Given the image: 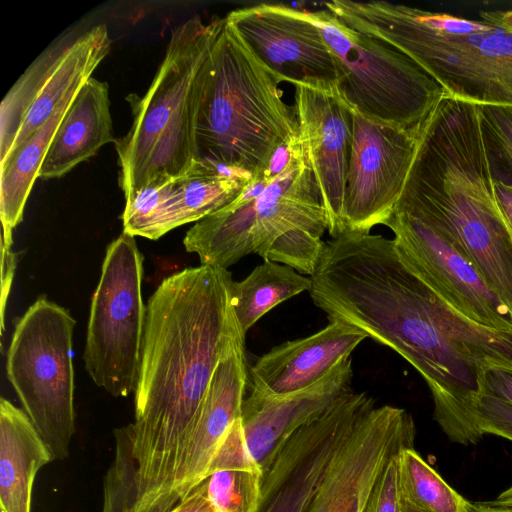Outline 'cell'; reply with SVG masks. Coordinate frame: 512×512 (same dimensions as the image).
I'll return each instance as SVG.
<instances>
[{
    "label": "cell",
    "instance_id": "1",
    "mask_svg": "<svg viewBox=\"0 0 512 512\" xmlns=\"http://www.w3.org/2000/svg\"><path fill=\"white\" fill-rule=\"evenodd\" d=\"M228 269L200 265L163 279L146 304L134 421L114 430L103 512H170L213 374L245 340Z\"/></svg>",
    "mask_w": 512,
    "mask_h": 512
},
{
    "label": "cell",
    "instance_id": "2",
    "mask_svg": "<svg viewBox=\"0 0 512 512\" xmlns=\"http://www.w3.org/2000/svg\"><path fill=\"white\" fill-rule=\"evenodd\" d=\"M311 277L314 304L407 360L425 380L434 419L462 445L483 437L475 416L482 364L453 334L437 294L402 257L394 239L347 233L324 243Z\"/></svg>",
    "mask_w": 512,
    "mask_h": 512
},
{
    "label": "cell",
    "instance_id": "3",
    "mask_svg": "<svg viewBox=\"0 0 512 512\" xmlns=\"http://www.w3.org/2000/svg\"><path fill=\"white\" fill-rule=\"evenodd\" d=\"M395 206L446 231L512 310V233L496 201L479 106L440 101L420 128Z\"/></svg>",
    "mask_w": 512,
    "mask_h": 512
},
{
    "label": "cell",
    "instance_id": "4",
    "mask_svg": "<svg viewBox=\"0 0 512 512\" xmlns=\"http://www.w3.org/2000/svg\"><path fill=\"white\" fill-rule=\"evenodd\" d=\"M328 230L320 191L300 137L281 146L229 205L186 233L201 265L227 269L249 254L311 276Z\"/></svg>",
    "mask_w": 512,
    "mask_h": 512
},
{
    "label": "cell",
    "instance_id": "5",
    "mask_svg": "<svg viewBox=\"0 0 512 512\" xmlns=\"http://www.w3.org/2000/svg\"><path fill=\"white\" fill-rule=\"evenodd\" d=\"M324 5L347 26L409 56L446 96L477 106L512 107L511 28L386 1Z\"/></svg>",
    "mask_w": 512,
    "mask_h": 512
},
{
    "label": "cell",
    "instance_id": "6",
    "mask_svg": "<svg viewBox=\"0 0 512 512\" xmlns=\"http://www.w3.org/2000/svg\"><path fill=\"white\" fill-rule=\"evenodd\" d=\"M223 21L194 16L173 29L147 92L128 96L132 125L114 143L125 200L154 181L182 176L197 161V117Z\"/></svg>",
    "mask_w": 512,
    "mask_h": 512
},
{
    "label": "cell",
    "instance_id": "7",
    "mask_svg": "<svg viewBox=\"0 0 512 512\" xmlns=\"http://www.w3.org/2000/svg\"><path fill=\"white\" fill-rule=\"evenodd\" d=\"M280 83L224 18L197 117V161L261 173L281 146L299 137L295 109L283 101Z\"/></svg>",
    "mask_w": 512,
    "mask_h": 512
},
{
    "label": "cell",
    "instance_id": "8",
    "mask_svg": "<svg viewBox=\"0 0 512 512\" xmlns=\"http://www.w3.org/2000/svg\"><path fill=\"white\" fill-rule=\"evenodd\" d=\"M306 16L320 29L340 74V99L369 120L420 128L446 97L441 85L389 43L347 26L327 9Z\"/></svg>",
    "mask_w": 512,
    "mask_h": 512
},
{
    "label": "cell",
    "instance_id": "9",
    "mask_svg": "<svg viewBox=\"0 0 512 512\" xmlns=\"http://www.w3.org/2000/svg\"><path fill=\"white\" fill-rule=\"evenodd\" d=\"M75 325L66 308L40 296L16 320L7 351V378L54 460L69 455L75 431Z\"/></svg>",
    "mask_w": 512,
    "mask_h": 512
},
{
    "label": "cell",
    "instance_id": "10",
    "mask_svg": "<svg viewBox=\"0 0 512 512\" xmlns=\"http://www.w3.org/2000/svg\"><path fill=\"white\" fill-rule=\"evenodd\" d=\"M142 279L135 237L122 232L106 249L83 354L92 381L114 397L129 396L138 384L146 323Z\"/></svg>",
    "mask_w": 512,
    "mask_h": 512
},
{
    "label": "cell",
    "instance_id": "11",
    "mask_svg": "<svg viewBox=\"0 0 512 512\" xmlns=\"http://www.w3.org/2000/svg\"><path fill=\"white\" fill-rule=\"evenodd\" d=\"M384 225L407 264L447 305L477 324L512 332V310L446 231L396 206Z\"/></svg>",
    "mask_w": 512,
    "mask_h": 512
},
{
    "label": "cell",
    "instance_id": "12",
    "mask_svg": "<svg viewBox=\"0 0 512 512\" xmlns=\"http://www.w3.org/2000/svg\"><path fill=\"white\" fill-rule=\"evenodd\" d=\"M104 24L43 52L20 76L0 107V162L75 96L111 50Z\"/></svg>",
    "mask_w": 512,
    "mask_h": 512
},
{
    "label": "cell",
    "instance_id": "13",
    "mask_svg": "<svg viewBox=\"0 0 512 512\" xmlns=\"http://www.w3.org/2000/svg\"><path fill=\"white\" fill-rule=\"evenodd\" d=\"M350 110L352 144L341 235L370 233L389 219L412 166L421 128L381 124Z\"/></svg>",
    "mask_w": 512,
    "mask_h": 512
},
{
    "label": "cell",
    "instance_id": "14",
    "mask_svg": "<svg viewBox=\"0 0 512 512\" xmlns=\"http://www.w3.org/2000/svg\"><path fill=\"white\" fill-rule=\"evenodd\" d=\"M225 19L281 82L340 97L336 60L305 11L261 3L233 10Z\"/></svg>",
    "mask_w": 512,
    "mask_h": 512
},
{
    "label": "cell",
    "instance_id": "15",
    "mask_svg": "<svg viewBox=\"0 0 512 512\" xmlns=\"http://www.w3.org/2000/svg\"><path fill=\"white\" fill-rule=\"evenodd\" d=\"M374 407L372 397L351 389L297 430L264 473L256 512H306L334 454Z\"/></svg>",
    "mask_w": 512,
    "mask_h": 512
},
{
    "label": "cell",
    "instance_id": "16",
    "mask_svg": "<svg viewBox=\"0 0 512 512\" xmlns=\"http://www.w3.org/2000/svg\"><path fill=\"white\" fill-rule=\"evenodd\" d=\"M415 432L405 409L375 406L334 454L306 512H363L390 459L414 448Z\"/></svg>",
    "mask_w": 512,
    "mask_h": 512
},
{
    "label": "cell",
    "instance_id": "17",
    "mask_svg": "<svg viewBox=\"0 0 512 512\" xmlns=\"http://www.w3.org/2000/svg\"><path fill=\"white\" fill-rule=\"evenodd\" d=\"M299 137L317 182L331 238L341 235L352 114L340 97L295 86Z\"/></svg>",
    "mask_w": 512,
    "mask_h": 512
},
{
    "label": "cell",
    "instance_id": "18",
    "mask_svg": "<svg viewBox=\"0 0 512 512\" xmlns=\"http://www.w3.org/2000/svg\"><path fill=\"white\" fill-rule=\"evenodd\" d=\"M352 377L349 357L318 382L293 393L265 395L250 389L243 401L241 423L248 451L263 474L297 430L352 389Z\"/></svg>",
    "mask_w": 512,
    "mask_h": 512
},
{
    "label": "cell",
    "instance_id": "19",
    "mask_svg": "<svg viewBox=\"0 0 512 512\" xmlns=\"http://www.w3.org/2000/svg\"><path fill=\"white\" fill-rule=\"evenodd\" d=\"M368 336L339 320L316 333L286 341L260 356L249 370L250 388L265 395L302 390L326 376L350 357Z\"/></svg>",
    "mask_w": 512,
    "mask_h": 512
},
{
    "label": "cell",
    "instance_id": "20",
    "mask_svg": "<svg viewBox=\"0 0 512 512\" xmlns=\"http://www.w3.org/2000/svg\"><path fill=\"white\" fill-rule=\"evenodd\" d=\"M248 372L245 340H241L223 356L211 379L187 456L177 477V505L206 479L218 448L241 417Z\"/></svg>",
    "mask_w": 512,
    "mask_h": 512
},
{
    "label": "cell",
    "instance_id": "21",
    "mask_svg": "<svg viewBox=\"0 0 512 512\" xmlns=\"http://www.w3.org/2000/svg\"><path fill=\"white\" fill-rule=\"evenodd\" d=\"M115 143L106 82L91 77L79 90L52 139L39 177L60 178Z\"/></svg>",
    "mask_w": 512,
    "mask_h": 512
},
{
    "label": "cell",
    "instance_id": "22",
    "mask_svg": "<svg viewBox=\"0 0 512 512\" xmlns=\"http://www.w3.org/2000/svg\"><path fill=\"white\" fill-rule=\"evenodd\" d=\"M53 454L27 414L0 399V512H31L37 472Z\"/></svg>",
    "mask_w": 512,
    "mask_h": 512
},
{
    "label": "cell",
    "instance_id": "23",
    "mask_svg": "<svg viewBox=\"0 0 512 512\" xmlns=\"http://www.w3.org/2000/svg\"><path fill=\"white\" fill-rule=\"evenodd\" d=\"M263 476L248 451L240 417L222 441L203 481L208 499L216 512H256Z\"/></svg>",
    "mask_w": 512,
    "mask_h": 512
},
{
    "label": "cell",
    "instance_id": "24",
    "mask_svg": "<svg viewBox=\"0 0 512 512\" xmlns=\"http://www.w3.org/2000/svg\"><path fill=\"white\" fill-rule=\"evenodd\" d=\"M311 277L271 260H264L241 281L230 285L231 304L244 336L267 312L311 289Z\"/></svg>",
    "mask_w": 512,
    "mask_h": 512
},
{
    "label": "cell",
    "instance_id": "25",
    "mask_svg": "<svg viewBox=\"0 0 512 512\" xmlns=\"http://www.w3.org/2000/svg\"><path fill=\"white\" fill-rule=\"evenodd\" d=\"M250 173L196 161L175 178L181 224L198 222L233 202L251 180Z\"/></svg>",
    "mask_w": 512,
    "mask_h": 512
},
{
    "label": "cell",
    "instance_id": "26",
    "mask_svg": "<svg viewBox=\"0 0 512 512\" xmlns=\"http://www.w3.org/2000/svg\"><path fill=\"white\" fill-rule=\"evenodd\" d=\"M400 483L410 512H475L471 503L454 490L414 448L398 455Z\"/></svg>",
    "mask_w": 512,
    "mask_h": 512
},
{
    "label": "cell",
    "instance_id": "27",
    "mask_svg": "<svg viewBox=\"0 0 512 512\" xmlns=\"http://www.w3.org/2000/svg\"><path fill=\"white\" fill-rule=\"evenodd\" d=\"M174 180L154 181L125 200L123 232L157 240L181 226Z\"/></svg>",
    "mask_w": 512,
    "mask_h": 512
},
{
    "label": "cell",
    "instance_id": "28",
    "mask_svg": "<svg viewBox=\"0 0 512 512\" xmlns=\"http://www.w3.org/2000/svg\"><path fill=\"white\" fill-rule=\"evenodd\" d=\"M474 406L483 435L493 434L512 441V370L482 366Z\"/></svg>",
    "mask_w": 512,
    "mask_h": 512
},
{
    "label": "cell",
    "instance_id": "29",
    "mask_svg": "<svg viewBox=\"0 0 512 512\" xmlns=\"http://www.w3.org/2000/svg\"><path fill=\"white\" fill-rule=\"evenodd\" d=\"M491 177L512 186V107L479 106Z\"/></svg>",
    "mask_w": 512,
    "mask_h": 512
},
{
    "label": "cell",
    "instance_id": "30",
    "mask_svg": "<svg viewBox=\"0 0 512 512\" xmlns=\"http://www.w3.org/2000/svg\"><path fill=\"white\" fill-rule=\"evenodd\" d=\"M398 455L392 457L382 471L363 512H407L400 483Z\"/></svg>",
    "mask_w": 512,
    "mask_h": 512
},
{
    "label": "cell",
    "instance_id": "31",
    "mask_svg": "<svg viewBox=\"0 0 512 512\" xmlns=\"http://www.w3.org/2000/svg\"><path fill=\"white\" fill-rule=\"evenodd\" d=\"M1 246V334L4 331V316L6 301L9 295L10 287L16 269V255L12 251V246Z\"/></svg>",
    "mask_w": 512,
    "mask_h": 512
},
{
    "label": "cell",
    "instance_id": "32",
    "mask_svg": "<svg viewBox=\"0 0 512 512\" xmlns=\"http://www.w3.org/2000/svg\"><path fill=\"white\" fill-rule=\"evenodd\" d=\"M170 512H216L208 499L205 483L199 484Z\"/></svg>",
    "mask_w": 512,
    "mask_h": 512
},
{
    "label": "cell",
    "instance_id": "33",
    "mask_svg": "<svg viewBox=\"0 0 512 512\" xmlns=\"http://www.w3.org/2000/svg\"><path fill=\"white\" fill-rule=\"evenodd\" d=\"M493 189L501 214L512 233V186L493 180Z\"/></svg>",
    "mask_w": 512,
    "mask_h": 512
},
{
    "label": "cell",
    "instance_id": "34",
    "mask_svg": "<svg viewBox=\"0 0 512 512\" xmlns=\"http://www.w3.org/2000/svg\"><path fill=\"white\" fill-rule=\"evenodd\" d=\"M475 512H512V508L488 505L485 502L476 503Z\"/></svg>",
    "mask_w": 512,
    "mask_h": 512
},
{
    "label": "cell",
    "instance_id": "35",
    "mask_svg": "<svg viewBox=\"0 0 512 512\" xmlns=\"http://www.w3.org/2000/svg\"><path fill=\"white\" fill-rule=\"evenodd\" d=\"M407 512H410V511L407 510Z\"/></svg>",
    "mask_w": 512,
    "mask_h": 512
}]
</instances>
